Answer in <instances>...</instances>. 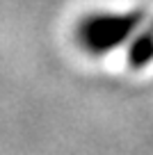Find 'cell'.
I'll return each mask as SVG.
<instances>
[{
    "mask_svg": "<svg viewBox=\"0 0 153 155\" xmlns=\"http://www.w3.org/2000/svg\"><path fill=\"white\" fill-rule=\"evenodd\" d=\"M139 21V14H98L80 28V41L94 53H107L124 44Z\"/></svg>",
    "mask_w": 153,
    "mask_h": 155,
    "instance_id": "1",
    "label": "cell"
}]
</instances>
